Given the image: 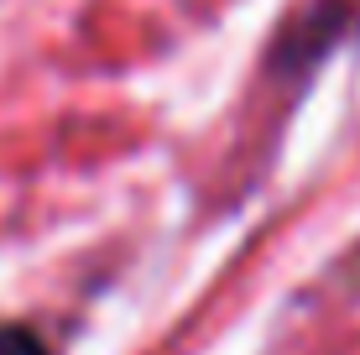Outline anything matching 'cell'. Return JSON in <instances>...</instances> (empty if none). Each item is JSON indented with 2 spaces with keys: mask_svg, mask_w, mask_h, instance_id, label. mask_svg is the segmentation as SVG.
<instances>
[{
  "mask_svg": "<svg viewBox=\"0 0 360 355\" xmlns=\"http://www.w3.org/2000/svg\"><path fill=\"white\" fill-rule=\"evenodd\" d=\"M0 355H47V345L32 329H0Z\"/></svg>",
  "mask_w": 360,
  "mask_h": 355,
  "instance_id": "6da1fadb",
  "label": "cell"
}]
</instances>
